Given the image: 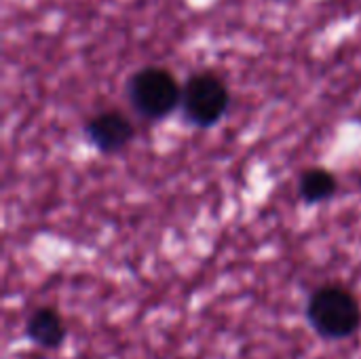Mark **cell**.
I'll list each match as a JSON object with an SVG mask.
<instances>
[{
	"label": "cell",
	"instance_id": "cell-1",
	"mask_svg": "<svg viewBox=\"0 0 361 359\" xmlns=\"http://www.w3.org/2000/svg\"><path fill=\"white\" fill-rule=\"evenodd\" d=\"M305 317L311 330L330 343L347 341L361 328V303L355 292L341 284H326L311 292Z\"/></svg>",
	"mask_w": 361,
	"mask_h": 359
},
{
	"label": "cell",
	"instance_id": "cell-2",
	"mask_svg": "<svg viewBox=\"0 0 361 359\" xmlns=\"http://www.w3.org/2000/svg\"><path fill=\"white\" fill-rule=\"evenodd\" d=\"M131 108L146 121H161L182 106V85L163 66H146L131 74L127 83Z\"/></svg>",
	"mask_w": 361,
	"mask_h": 359
},
{
	"label": "cell",
	"instance_id": "cell-3",
	"mask_svg": "<svg viewBox=\"0 0 361 359\" xmlns=\"http://www.w3.org/2000/svg\"><path fill=\"white\" fill-rule=\"evenodd\" d=\"M184 118L201 129L218 125L231 108L228 85L214 72H197L182 85Z\"/></svg>",
	"mask_w": 361,
	"mask_h": 359
},
{
	"label": "cell",
	"instance_id": "cell-4",
	"mask_svg": "<svg viewBox=\"0 0 361 359\" xmlns=\"http://www.w3.org/2000/svg\"><path fill=\"white\" fill-rule=\"evenodd\" d=\"M82 133L97 152L116 154L133 142L135 127L121 110H102L87 118Z\"/></svg>",
	"mask_w": 361,
	"mask_h": 359
},
{
	"label": "cell",
	"instance_id": "cell-5",
	"mask_svg": "<svg viewBox=\"0 0 361 359\" xmlns=\"http://www.w3.org/2000/svg\"><path fill=\"white\" fill-rule=\"evenodd\" d=\"M25 339L44 351L59 349L68 339V326L61 317V313L55 307H38L34 309L25 320Z\"/></svg>",
	"mask_w": 361,
	"mask_h": 359
},
{
	"label": "cell",
	"instance_id": "cell-6",
	"mask_svg": "<svg viewBox=\"0 0 361 359\" xmlns=\"http://www.w3.org/2000/svg\"><path fill=\"white\" fill-rule=\"evenodd\" d=\"M338 193V178L326 167H309L298 176V197L307 205L330 201Z\"/></svg>",
	"mask_w": 361,
	"mask_h": 359
}]
</instances>
